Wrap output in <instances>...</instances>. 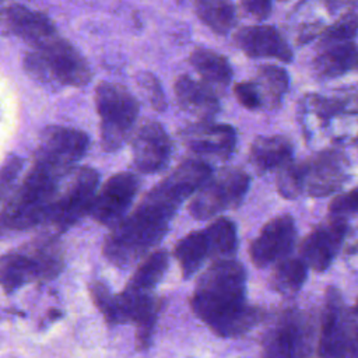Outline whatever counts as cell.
Masks as SVG:
<instances>
[{"mask_svg":"<svg viewBox=\"0 0 358 358\" xmlns=\"http://www.w3.org/2000/svg\"><path fill=\"white\" fill-rule=\"evenodd\" d=\"M234 94H235L238 102L246 109L253 110V109L263 108L262 96H260V92H259V88H257L255 80L241 81V83L235 84Z\"/></svg>","mask_w":358,"mask_h":358,"instance_id":"34","label":"cell"},{"mask_svg":"<svg viewBox=\"0 0 358 358\" xmlns=\"http://www.w3.org/2000/svg\"><path fill=\"white\" fill-rule=\"evenodd\" d=\"M255 83L259 88L263 108L267 109H277L289 87L288 73L275 64L260 66Z\"/></svg>","mask_w":358,"mask_h":358,"instance_id":"24","label":"cell"},{"mask_svg":"<svg viewBox=\"0 0 358 358\" xmlns=\"http://www.w3.org/2000/svg\"><path fill=\"white\" fill-rule=\"evenodd\" d=\"M351 312L358 317V298H357V302H355V305H354V308L351 309Z\"/></svg>","mask_w":358,"mask_h":358,"instance_id":"37","label":"cell"},{"mask_svg":"<svg viewBox=\"0 0 358 358\" xmlns=\"http://www.w3.org/2000/svg\"><path fill=\"white\" fill-rule=\"evenodd\" d=\"M347 220L331 217L310 231L301 245L302 260L315 271H326L337 256L347 234Z\"/></svg>","mask_w":358,"mask_h":358,"instance_id":"15","label":"cell"},{"mask_svg":"<svg viewBox=\"0 0 358 358\" xmlns=\"http://www.w3.org/2000/svg\"><path fill=\"white\" fill-rule=\"evenodd\" d=\"M313 67L322 78H336L358 67V45L350 42L320 43Z\"/></svg>","mask_w":358,"mask_h":358,"instance_id":"20","label":"cell"},{"mask_svg":"<svg viewBox=\"0 0 358 358\" xmlns=\"http://www.w3.org/2000/svg\"><path fill=\"white\" fill-rule=\"evenodd\" d=\"M329 214L345 220L351 214H358V186L337 194L329 204Z\"/></svg>","mask_w":358,"mask_h":358,"instance_id":"33","label":"cell"},{"mask_svg":"<svg viewBox=\"0 0 358 358\" xmlns=\"http://www.w3.org/2000/svg\"><path fill=\"white\" fill-rule=\"evenodd\" d=\"M3 1L0 0V34L17 35L32 48L57 36L53 22L43 13L29 10L20 3Z\"/></svg>","mask_w":358,"mask_h":358,"instance_id":"14","label":"cell"},{"mask_svg":"<svg viewBox=\"0 0 358 358\" xmlns=\"http://www.w3.org/2000/svg\"><path fill=\"white\" fill-rule=\"evenodd\" d=\"M62 176L35 162L22 186L6 208V222L14 228H28L46 218Z\"/></svg>","mask_w":358,"mask_h":358,"instance_id":"6","label":"cell"},{"mask_svg":"<svg viewBox=\"0 0 358 358\" xmlns=\"http://www.w3.org/2000/svg\"><path fill=\"white\" fill-rule=\"evenodd\" d=\"M194 315L222 338H236L256 327L264 312L246 301V270L229 259L214 260L199 277L190 298Z\"/></svg>","mask_w":358,"mask_h":358,"instance_id":"2","label":"cell"},{"mask_svg":"<svg viewBox=\"0 0 358 358\" xmlns=\"http://www.w3.org/2000/svg\"><path fill=\"white\" fill-rule=\"evenodd\" d=\"M234 41L236 46L248 56L253 59H275L282 63L292 62V49L273 25H248L241 28Z\"/></svg>","mask_w":358,"mask_h":358,"instance_id":"18","label":"cell"},{"mask_svg":"<svg viewBox=\"0 0 358 358\" xmlns=\"http://www.w3.org/2000/svg\"><path fill=\"white\" fill-rule=\"evenodd\" d=\"M194 8L199 20L218 35L228 34L236 22L231 0H194Z\"/></svg>","mask_w":358,"mask_h":358,"instance_id":"25","label":"cell"},{"mask_svg":"<svg viewBox=\"0 0 358 358\" xmlns=\"http://www.w3.org/2000/svg\"><path fill=\"white\" fill-rule=\"evenodd\" d=\"M358 32V15L355 13H345L330 27L324 28L320 43L350 42Z\"/></svg>","mask_w":358,"mask_h":358,"instance_id":"31","label":"cell"},{"mask_svg":"<svg viewBox=\"0 0 358 358\" xmlns=\"http://www.w3.org/2000/svg\"><path fill=\"white\" fill-rule=\"evenodd\" d=\"M88 143V136L81 130L49 126L41 134L35 162L63 176L84 157Z\"/></svg>","mask_w":358,"mask_h":358,"instance_id":"9","label":"cell"},{"mask_svg":"<svg viewBox=\"0 0 358 358\" xmlns=\"http://www.w3.org/2000/svg\"><path fill=\"white\" fill-rule=\"evenodd\" d=\"M134 166L143 173L162 171L172 154V140L165 127L154 120L143 123L134 133L131 141Z\"/></svg>","mask_w":358,"mask_h":358,"instance_id":"16","label":"cell"},{"mask_svg":"<svg viewBox=\"0 0 358 358\" xmlns=\"http://www.w3.org/2000/svg\"><path fill=\"white\" fill-rule=\"evenodd\" d=\"M296 241V225L289 214L271 218L249 246L250 260L256 267H268L289 255Z\"/></svg>","mask_w":358,"mask_h":358,"instance_id":"13","label":"cell"},{"mask_svg":"<svg viewBox=\"0 0 358 358\" xmlns=\"http://www.w3.org/2000/svg\"><path fill=\"white\" fill-rule=\"evenodd\" d=\"M49 315H50V317H52V319H56V317L62 316V312H59L57 309H52V310L49 312Z\"/></svg>","mask_w":358,"mask_h":358,"instance_id":"36","label":"cell"},{"mask_svg":"<svg viewBox=\"0 0 358 358\" xmlns=\"http://www.w3.org/2000/svg\"><path fill=\"white\" fill-rule=\"evenodd\" d=\"M24 69L32 80L50 88L84 87L92 76L90 64L80 50L59 36L32 48L25 55Z\"/></svg>","mask_w":358,"mask_h":358,"instance_id":"3","label":"cell"},{"mask_svg":"<svg viewBox=\"0 0 358 358\" xmlns=\"http://www.w3.org/2000/svg\"><path fill=\"white\" fill-rule=\"evenodd\" d=\"M310 324L299 309L282 310L267 330L262 344V358H308Z\"/></svg>","mask_w":358,"mask_h":358,"instance_id":"8","label":"cell"},{"mask_svg":"<svg viewBox=\"0 0 358 358\" xmlns=\"http://www.w3.org/2000/svg\"><path fill=\"white\" fill-rule=\"evenodd\" d=\"M101 117V144L105 151L119 150L130 137L138 116V102L123 85L103 81L95 88Z\"/></svg>","mask_w":358,"mask_h":358,"instance_id":"5","label":"cell"},{"mask_svg":"<svg viewBox=\"0 0 358 358\" xmlns=\"http://www.w3.org/2000/svg\"><path fill=\"white\" fill-rule=\"evenodd\" d=\"M168 266L169 256L166 250H155L147 255L144 262L134 271L126 288L137 292H152L155 285L165 275Z\"/></svg>","mask_w":358,"mask_h":358,"instance_id":"28","label":"cell"},{"mask_svg":"<svg viewBox=\"0 0 358 358\" xmlns=\"http://www.w3.org/2000/svg\"><path fill=\"white\" fill-rule=\"evenodd\" d=\"M136 81L143 95L147 98V101L155 110L162 112L166 109V96L162 91V85L152 73L140 71L136 77Z\"/></svg>","mask_w":358,"mask_h":358,"instance_id":"32","label":"cell"},{"mask_svg":"<svg viewBox=\"0 0 358 358\" xmlns=\"http://www.w3.org/2000/svg\"><path fill=\"white\" fill-rule=\"evenodd\" d=\"M275 185L278 193L284 199H296L298 196H301L303 193V187L299 162L289 161L278 168Z\"/></svg>","mask_w":358,"mask_h":358,"instance_id":"30","label":"cell"},{"mask_svg":"<svg viewBox=\"0 0 358 358\" xmlns=\"http://www.w3.org/2000/svg\"><path fill=\"white\" fill-rule=\"evenodd\" d=\"M294 148L284 136H259L250 145L249 159L255 169L266 173L292 161Z\"/></svg>","mask_w":358,"mask_h":358,"instance_id":"21","label":"cell"},{"mask_svg":"<svg viewBox=\"0 0 358 358\" xmlns=\"http://www.w3.org/2000/svg\"><path fill=\"white\" fill-rule=\"evenodd\" d=\"M186 147L199 157L227 161L236 147V131L231 124L199 122L182 134Z\"/></svg>","mask_w":358,"mask_h":358,"instance_id":"17","label":"cell"},{"mask_svg":"<svg viewBox=\"0 0 358 358\" xmlns=\"http://www.w3.org/2000/svg\"><path fill=\"white\" fill-rule=\"evenodd\" d=\"M98 183L99 175L95 169L90 166L74 169L67 178V185L60 192L57 189L46 218L62 228L73 224L85 211H90Z\"/></svg>","mask_w":358,"mask_h":358,"instance_id":"10","label":"cell"},{"mask_svg":"<svg viewBox=\"0 0 358 358\" xmlns=\"http://www.w3.org/2000/svg\"><path fill=\"white\" fill-rule=\"evenodd\" d=\"M242 10L255 20H266L271 14V0H241Z\"/></svg>","mask_w":358,"mask_h":358,"instance_id":"35","label":"cell"},{"mask_svg":"<svg viewBox=\"0 0 358 358\" xmlns=\"http://www.w3.org/2000/svg\"><path fill=\"white\" fill-rule=\"evenodd\" d=\"M303 193L324 197L336 193L348 179V161L341 151L323 150L299 162Z\"/></svg>","mask_w":358,"mask_h":358,"instance_id":"11","label":"cell"},{"mask_svg":"<svg viewBox=\"0 0 358 358\" xmlns=\"http://www.w3.org/2000/svg\"><path fill=\"white\" fill-rule=\"evenodd\" d=\"M210 175L211 166L201 158L180 162L145 194L131 214L115 225L105 242V256L119 267H129L147 256L168 232L182 203Z\"/></svg>","mask_w":358,"mask_h":358,"instance_id":"1","label":"cell"},{"mask_svg":"<svg viewBox=\"0 0 358 358\" xmlns=\"http://www.w3.org/2000/svg\"><path fill=\"white\" fill-rule=\"evenodd\" d=\"M250 186V176L238 168H225L210 178L194 192L189 213L196 220H210L238 207Z\"/></svg>","mask_w":358,"mask_h":358,"instance_id":"7","label":"cell"},{"mask_svg":"<svg viewBox=\"0 0 358 358\" xmlns=\"http://www.w3.org/2000/svg\"><path fill=\"white\" fill-rule=\"evenodd\" d=\"M317 354L319 358H358V317L336 287L324 292Z\"/></svg>","mask_w":358,"mask_h":358,"instance_id":"4","label":"cell"},{"mask_svg":"<svg viewBox=\"0 0 358 358\" xmlns=\"http://www.w3.org/2000/svg\"><path fill=\"white\" fill-rule=\"evenodd\" d=\"M35 275H38V268L32 257L21 253H8L0 257V285L6 292H13Z\"/></svg>","mask_w":358,"mask_h":358,"instance_id":"29","label":"cell"},{"mask_svg":"<svg viewBox=\"0 0 358 358\" xmlns=\"http://www.w3.org/2000/svg\"><path fill=\"white\" fill-rule=\"evenodd\" d=\"M213 262L234 257L238 248V229L234 221L225 217L214 220L204 228Z\"/></svg>","mask_w":358,"mask_h":358,"instance_id":"27","label":"cell"},{"mask_svg":"<svg viewBox=\"0 0 358 358\" xmlns=\"http://www.w3.org/2000/svg\"><path fill=\"white\" fill-rule=\"evenodd\" d=\"M175 96L178 105L186 113L199 119V122H210L220 110V101L208 84L180 76L175 81Z\"/></svg>","mask_w":358,"mask_h":358,"instance_id":"19","label":"cell"},{"mask_svg":"<svg viewBox=\"0 0 358 358\" xmlns=\"http://www.w3.org/2000/svg\"><path fill=\"white\" fill-rule=\"evenodd\" d=\"M138 190V178L130 172H120L109 178L94 196L90 213L95 221L115 227L130 208Z\"/></svg>","mask_w":358,"mask_h":358,"instance_id":"12","label":"cell"},{"mask_svg":"<svg viewBox=\"0 0 358 358\" xmlns=\"http://www.w3.org/2000/svg\"><path fill=\"white\" fill-rule=\"evenodd\" d=\"M173 257L179 263L182 275L190 278L199 268L211 259L207 236L203 231H193L185 235L173 249Z\"/></svg>","mask_w":358,"mask_h":358,"instance_id":"23","label":"cell"},{"mask_svg":"<svg viewBox=\"0 0 358 358\" xmlns=\"http://www.w3.org/2000/svg\"><path fill=\"white\" fill-rule=\"evenodd\" d=\"M308 268L302 259L287 256L275 263L270 284L275 292L284 296L295 295L308 278Z\"/></svg>","mask_w":358,"mask_h":358,"instance_id":"26","label":"cell"},{"mask_svg":"<svg viewBox=\"0 0 358 358\" xmlns=\"http://www.w3.org/2000/svg\"><path fill=\"white\" fill-rule=\"evenodd\" d=\"M189 62L201 77V81L210 87L225 88L229 85L234 73L231 63L224 55L211 49L197 48L190 53Z\"/></svg>","mask_w":358,"mask_h":358,"instance_id":"22","label":"cell"}]
</instances>
